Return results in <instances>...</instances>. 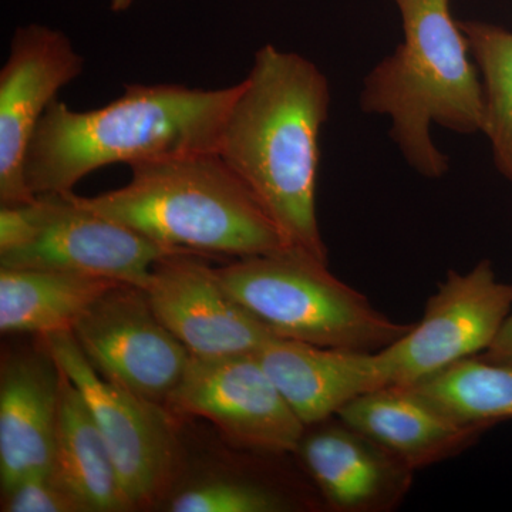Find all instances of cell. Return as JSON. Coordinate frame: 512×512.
Instances as JSON below:
<instances>
[{"instance_id":"cell-1","label":"cell","mask_w":512,"mask_h":512,"mask_svg":"<svg viewBox=\"0 0 512 512\" xmlns=\"http://www.w3.org/2000/svg\"><path fill=\"white\" fill-rule=\"evenodd\" d=\"M330 86L311 60L274 45L255 53L239 82L218 154L247 185L289 247L328 262L316 214L320 131Z\"/></svg>"},{"instance_id":"cell-2","label":"cell","mask_w":512,"mask_h":512,"mask_svg":"<svg viewBox=\"0 0 512 512\" xmlns=\"http://www.w3.org/2000/svg\"><path fill=\"white\" fill-rule=\"evenodd\" d=\"M239 83L195 89L175 83H128L99 109L50 104L25 161L26 183L35 195L67 194L93 171L183 156L218 153V144Z\"/></svg>"},{"instance_id":"cell-3","label":"cell","mask_w":512,"mask_h":512,"mask_svg":"<svg viewBox=\"0 0 512 512\" xmlns=\"http://www.w3.org/2000/svg\"><path fill=\"white\" fill-rule=\"evenodd\" d=\"M403 40L367 74L360 109L387 117L406 163L426 178L448 171L434 144L436 124L457 134L483 133V82L451 0H393Z\"/></svg>"},{"instance_id":"cell-4","label":"cell","mask_w":512,"mask_h":512,"mask_svg":"<svg viewBox=\"0 0 512 512\" xmlns=\"http://www.w3.org/2000/svg\"><path fill=\"white\" fill-rule=\"evenodd\" d=\"M117 190L76 200L164 247L244 256L289 247L254 194L215 151L130 165Z\"/></svg>"},{"instance_id":"cell-5","label":"cell","mask_w":512,"mask_h":512,"mask_svg":"<svg viewBox=\"0 0 512 512\" xmlns=\"http://www.w3.org/2000/svg\"><path fill=\"white\" fill-rule=\"evenodd\" d=\"M225 291L275 338L376 352L410 332L330 274L328 262L286 247L214 268Z\"/></svg>"},{"instance_id":"cell-6","label":"cell","mask_w":512,"mask_h":512,"mask_svg":"<svg viewBox=\"0 0 512 512\" xmlns=\"http://www.w3.org/2000/svg\"><path fill=\"white\" fill-rule=\"evenodd\" d=\"M512 311V285L497 279L490 261L460 274L448 271L409 333L376 352H352L359 396L410 386L458 360L485 352Z\"/></svg>"},{"instance_id":"cell-7","label":"cell","mask_w":512,"mask_h":512,"mask_svg":"<svg viewBox=\"0 0 512 512\" xmlns=\"http://www.w3.org/2000/svg\"><path fill=\"white\" fill-rule=\"evenodd\" d=\"M32 220L26 241L0 254V268L72 272L146 291L161 259L191 252L164 247L101 217L80 204L74 192L36 195Z\"/></svg>"},{"instance_id":"cell-8","label":"cell","mask_w":512,"mask_h":512,"mask_svg":"<svg viewBox=\"0 0 512 512\" xmlns=\"http://www.w3.org/2000/svg\"><path fill=\"white\" fill-rule=\"evenodd\" d=\"M87 362L109 382L164 407L191 355L157 318L147 292L120 284L72 330Z\"/></svg>"},{"instance_id":"cell-9","label":"cell","mask_w":512,"mask_h":512,"mask_svg":"<svg viewBox=\"0 0 512 512\" xmlns=\"http://www.w3.org/2000/svg\"><path fill=\"white\" fill-rule=\"evenodd\" d=\"M165 406L181 416L211 421L231 443L255 451H295L305 436V424L255 353L191 356Z\"/></svg>"},{"instance_id":"cell-10","label":"cell","mask_w":512,"mask_h":512,"mask_svg":"<svg viewBox=\"0 0 512 512\" xmlns=\"http://www.w3.org/2000/svg\"><path fill=\"white\" fill-rule=\"evenodd\" d=\"M43 339L57 366L82 393L133 507L154 503L170 480L174 460L163 407L101 377L72 332Z\"/></svg>"},{"instance_id":"cell-11","label":"cell","mask_w":512,"mask_h":512,"mask_svg":"<svg viewBox=\"0 0 512 512\" xmlns=\"http://www.w3.org/2000/svg\"><path fill=\"white\" fill-rule=\"evenodd\" d=\"M83 56L69 37L45 25L19 26L0 70V202L36 200L25 161L37 127L63 87L83 73Z\"/></svg>"},{"instance_id":"cell-12","label":"cell","mask_w":512,"mask_h":512,"mask_svg":"<svg viewBox=\"0 0 512 512\" xmlns=\"http://www.w3.org/2000/svg\"><path fill=\"white\" fill-rule=\"evenodd\" d=\"M195 255H170L154 266L146 292L157 318L192 357L258 353L275 336L225 291L214 268Z\"/></svg>"},{"instance_id":"cell-13","label":"cell","mask_w":512,"mask_h":512,"mask_svg":"<svg viewBox=\"0 0 512 512\" xmlns=\"http://www.w3.org/2000/svg\"><path fill=\"white\" fill-rule=\"evenodd\" d=\"M60 373L56 360L26 353L8 357L0 377V484L2 493L23 477L52 473Z\"/></svg>"},{"instance_id":"cell-14","label":"cell","mask_w":512,"mask_h":512,"mask_svg":"<svg viewBox=\"0 0 512 512\" xmlns=\"http://www.w3.org/2000/svg\"><path fill=\"white\" fill-rule=\"evenodd\" d=\"M298 450L320 491L338 510H383L410 485L412 468L345 423L303 436Z\"/></svg>"},{"instance_id":"cell-15","label":"cell","mask_w":512,"mask_h":512,"mask_svg":"<svg viewBox=\"0 0 512 512\" xmlns=\"http://www.w3.org/2000/svg\"><path fill=\"white\" fill-rule=\"evenodd\" d=\"M336 416L412 470L451 456L481 430L448 419L407 386L357 396L340 407Z\"/></svg>"},{"instance_id":"cell-16","label":"cell","mask_w":512,"mask_h":512,"mask_svg":"<svg viewBox=\"0 0 512 512\" xmlns=\"http://www.w3.org/2000/svg\"><path fill=\"white\" fill-rule=\"evenodd\" d=\"M60 373L53 478L87 512L134 510L82 393L62 369Z\"/></svg>"},{"instance_id":"cell-17","label":"cell","mask_w":512,"mask_h":512,"mask_svg":"<svg viewBox=\"0 0 512 512\" xmlns=\"http://www.w3.org/2000/svg\"><path fill=\"white\" fill-rule=\"evenodd\" d=\"M121 282L49 269L0 268V330L49 336L72 332Z\"/></svg>"},{"instance_id":"cell-18","label":"cell","mask_w":512,"mask_h":512,"mask_svg":"<svg viewBox=\"0 0 512 512\" xmlns=\"http://www.w3.org/2000/svg\"><path fill=\"white\" fill-rule=\"evenodd\" d=\"M407 387L461 426L484 429L512 419V366L484 357L458 360Z\"/></svg>"},{"instance_id":"cell-19","label":"cell","mask_w":512,"mask_h":512,"mask_svg":"<svg viewBox=\"0 0 512 512\" xmlns=\"http://www.w3.org/2000/svg\"><path fill=\"white\" fill-rule=\"evenodd\" d=\"M458 23L483 82V133L495 165L512 183V32L477 20Z\"/></svg>"},{"instance_id":"cell-20","label":"cell","mask_w":512,"mask_h":512,"mask_svg":"<svg viewBox=\"0 0 512 512\" xmlns=\"http://www.w3.org/2000/svg\"><path fill=\"white\" fill-rule=\"evenodd\" d=\"M278 495L259 485L237 480L202 481L175 495L173 512H274L284 510Z\"/></svg>"},{"instance_id":"cell-21","label":"cell","mask_w":512,"mask_h":512,"mask_svg":"<svg viewBox=\"0 0 512 512\" xmlns=\"http://www.w3.org/2000/svg\"><path fill=\"white\" fill-rule=\"evenodd\" d=\"M2 495L5 512H87L74 495L57 483L52 473L23 477Z\"/></svg>"},{"instance_id":"cell-22","label":"cell","mask_w":512,"mask_h":512,"mask_svg":"<svg viewBox=\"0 0 512 512\" xmlns=\"http://www.w3.org/2000/svg\"><path fill=\"white\" fill-rule=\"evenodd\" d=\"M483 357L490 362L512 366V312L505 320L503 328L495 336L490 348L485 350Z\"/></svg>"},{"instance_id":"cell-23","label":"cell","mask_w":512,"mask_h":512,"mask_svg":"<svg viewBox=\"0 0 512 512\" xmlns=\"http://www.w3.org/2000/svg\"><path fill=\"white\" fill-rule=\"evenodd\" d=\"M134 3H136V0H110V8L113 12H126Z\"/></svg>"}]
</instances>
